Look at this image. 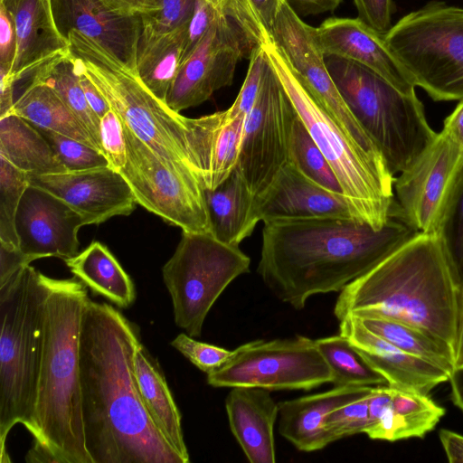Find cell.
<instances>
[{"label":"cell","instance_id":"1","mask_svg":"<svg viewBox=\"0 0 463 463\" xmlns=\"http://www.w3.org/2000/svg\"><path fill=\"white\" fill-rule=\"evenodd\" d=\"M138 326L106 302L88 300L81 317L80 375L86 449L93 463H184L141 399L134 354Z\"/></svg>","mask_w":463,"mask_h":463},{"label":"cell","instance_id":"2","mask_svg":"<svg viewBox=\"0 0 463 463\" xmlns=\"http://www.w3.org/2000/svg\"><path fill=\"white\" fill-rule=\"evenodd\" d=\"M420 233L395 199L381 229L357 218L268 222L258 273L277 298L301 310L310 297L340 292Z\"/></svg>","mask_w":463,"mask_h":463},{"label":"cell","instance_id":"3","mask_svg":"<svg viewBox=\"0 0 463 463\" xmlns=\"http://www.w3.org/2000/svg\"><path fill=\"white\" fill-rule=\"evenodd\" d=\"M463 281L434 234L420 233L345 286L335 304L340 321L383 317L419 327L455 353Z\"/></svg>","mask_w":463,"mask_h":463},{"label":"cell","instance_id":"4","mask_svg":"<svg viewBox=\"0 0 463 463\" xmlns=\"http://www.w3.org/2000/svg\"><path fill=\"white\" fill-rule=\"evenodd\" d=\"M87 287L76 277L49 278L43 346L26 462L93 463L86 445L80 335Z\"/></svg>","mask_w":463,"mask_h":463},{"label":"cell","instance_id":"5","mask_svg":"<svg viewBox=\"0 0 463 463\" xmlns=\"http://www.w3.org/2000/svg\"><path fill=\"white\" fill-rule=\"evenodd\" d=\"M67 38L75 65L91 80L122 122L165 162L194 174L203 185L193 118L171 109L137 73L96 41L75 30Z\"/></svg>","mask_w":463,"mask_h":463},{"label":"cell","instance_id":"6","mask_svg":"<svg viewBox=\"0 0 463 463\" xmlns=\"http://www.w3.org/2000/svg\"><path fill=\"white\" fill-rule=\"evenodd\" d=\"M49 278L30 264L0 286V449L10 462L5 439L23 424L31 432L41 365Z\"/></svg>","mask_w":463,"mask_h":463},{"label":"cell","instance_id":"7","mask_svg":"<svg viewBox=\"0 0 463 463\" xmlns=\"http://www.w3.org/2000/svg\"><path fill=\"white\" fill-rule=\"evenodd\" d=\"M297 114L331 165L356 216L374 229L390 218L394 175L384 158L354 144L305 88L272 36L262 44Z\"/></svg>","mask_w":463,"mask_h":463},{"label":"cell","instance_id":"8","mask_svg":"<svg viewBox=\"0 0 463 463\" xmlns=\"http://www.w3.org/2000/svg\"><path fill=\"white\" fill-rule=\"evenodd\" d=\"M327 70L346 105L381 151L394 175L407 169L438 133L416 93H404L370 69L325 55Z\"/></svg>","mask_w":463,"mask_h":463},{"label":"cell","instance_id":"9","mask_svg":"<svg viewBox=\"0 0 463 463\" xmlns=\"http://www.w3.org/2000/svg\"><path fill=\"white\" fill-rule=\"evenodd\" d=\"M384 39L433 100L463 99V7L432 0L402 16Z\"/></svg>","mask_w":463,"mask_h":463},{"label":"cell","instance_id":"10","mask_svg":"<svg viewBox=\"0 0 463 463\" xmlns=\"http://www.w3.org/2000/svg\"><path fill=\"white\" fill-rule=\"evenodd\" d=\"M250 259L239 246L212 232H184L162 269L175 325L192 337L202 335L204 320L224 289L250 272Z\"/></svg>","mask_w":463,"mask_h":463},{"label":"cell","instance_id":"11","mask_svg":"<svg viewBox=\"0 0 463 463\" xmlns=\"http://www.w3.org/2000/svg\"><path fill=\"white\" fill-rule=\"evenodd\" d=\"M207 383L218 388L308 391L332 383V373L316 341L296 335L239 346L222 367L207 374Z\"/></svg>","mask_w":463,"mask_h":463},{"label":"cell","instance_id":"12","mask_svg":"<svg viewBox=\"0 0 463 463\" xmlns=\"http://www.w3.org/2000/svg\"><path fill=\"white\" fill-rule=\"evenodd\" d=\"M123 130L128 159L119 173L136 203L184 232H211L205 189L200 180L165 162L124 123Z\"/></svg>","mask_w":463,"mask_h":463},{"label":"cell","instance_id":"13","mask_svg":"<svg viewBox=\"0 0 463 463\" xmlns=\"http://www.w3.org/2000/svg\"><path fill=\"white\" fill-rule=\"evenodd\" d=\"M296 110L269 61L246 116L238 165L258 198L288 162V138Z\"/></svg>","mask_w":463,"mask_h":463},{"label":"cell","instance_id":"14","mask_svg":"<svg viewBox=\"0 0 463 463\" xmlns=\"http://www.w3.org/2000/svg\"><path fill=\"white\" fill-rule=\"evenodd\" d=\"M253 46L228 17L218 15L194 52L180 65L166 96L173 110L196 107L218 90L231 86L237 64Z\"/></svg>","mask_w":463,"mask_h":463},{"label":"cell","instance_id":"15","mask_svg":"<svg viewBox=\"0 0 463 463\" xmlns=\"http://www.w3.org/2000/svg\"><path fill=\"white\" fill-rule=\"evenodd\" d=\"M271 36L317 103L354 144L362 148L368 147L372 139L334 82L317 39L316 27L306 24L282 0Z\"/></svg>","mask_w":463,"mask_h":463},{"label":"cell","instance_id":"16","mask_svg":"<svg viewBox=\"0 0 463 463\" xmlns=\"http://www.w3.org/2000/svg\"><path fill=\"white\" fill-rule=\"evenodd\" d=\"M463 151L441 130L394 180L397 204L419 232L433 234L436 221Z\"/></svg>","mask_w":463,"mask_h":463},{"label":"cell","instance_id":"17","mask_svg":"<svg viewBox=\"0 0 463 463\" xmlns=\"http://www.w3.org/2000/svg\"><path fill=\"white\" fill-rule=\"evenodd\" d=\"M90 224L81 213L52 194L30 184L15 219L19 249L35 260L78 254V232Z\"/></svg>","mask_w":463,"mask_h":463},{"label":"cell","instance_id":"18","mask_svg":"<svg viewBox=\"0 0 463 463\" xmlns=\"http://www.w3.org/2000/svg\"><path fill=\"white\" fill-rule=\"evenodd\" d=\"M30 184L40 187L67 203L99 224L135 209L133 192L119 172L109 166L81 171L29 175Z\"/></svg>","mask_w":463,"mask_h":463},{"label":"cell","instance_id":"19","mask_svg":"<svg viewBox=\"0 0 463 463\" xmlns=\"http://www.w3.org/2000/svg\"><path fill=\"white\" fill-rule=\"evenodd\" d=\"M61 33L75 30L96 41L137 71V46L142 21L139 14H126L104 0H51Z\"/></svg>","mask_w":463,"mask_h":463},{"label":"cell","instance_id":"20","mask_svg":"<svg viewBox=\"0 0 463 463\" xmlns=\"http://www.w3.org/2000/svg\"><path fill=\"white\" fill-rule=\"evenodd\" d=\"M317 39L325 55L355 61L404 93H414L415 84L392 52L384 34L364 21L349 17H329L316 27Z\"/></svg>","mask_w":463,"mask_h":463},{"label":"cell","instance_id":"21","mask_svg":"<svg viewBox=\"0 0 463 463\" xmlns=\"http://www.w3.org/2000/svg\"><path fill=\"white\" fill-rule=\"evenodd\" d=\"M257 208L263 222L329 217L359 219L343 194L323 188L289 161L257 198Z\"/></svg>","mask_w":463,"mask_h":463},{"label":"cell","instance_id":"22","mask_svg":"<svg viewBox=\"0 0 463 463\" xmlns=\"http://www.w3.org/2000/svg\"><path fill=\"white\" fill-rule=\"evenodd\" d=\"M339 322L340 335L385 378L389 386L429 394L449 380L450 374L447 371L403 352L368 330L356 317L348 315Z\"/></svg>","mask_w":463,"mask_h":463},{"label":"cell","instance_id":"23","mask_svg":"<svg viewBox=\"0 0 463 463\" xmlns=\"http://www.w3.org/2000/svg\"><path fill=\"white\" fill-rule=\"evenodd\" d=\"M15 25L17 52L11 76L25 80L52 59L70 52V43L59 31L51 0H0Z\"/></svg>","mask_w":463,"mask_h":463},{"label":"cell","instance_id":"24","mask_svg":"<svg viewBox=\"0 0 463 463\" xmlns=\"http://www.w3.org/2000/svg\"><path fill=\"white\" fill-rule=\"evenodd\" d=\"M232 435L251 463L276 462L274 425L279 403L270 391L258 387H232L225 399Z\"/></svg>","mask_w":463,"mask_h":463},{"label":"cell","instance_id":"25","mask_svg":"<svg viewBox=\"0 0 463 463\" xmlns=\"http://www.w3.org/2000/svg\"><path fill=\"white\" fill-rule=\"evenodd\" d=\"M373 387L333 389L279 403V434L298 450L310 452L332 443L325 429L326 416L336 408L369 394Z\"/></svg>","mask_w":463,"mask_h":463},{"label":"cell","instance_id":"26","mask_svg":"<svg viewBox=\"0 0 463 463\" xmlns=\"http://www.w3.org/2000/svg\"><path fill=\"white\" fill-rule=\"evenodd\" d=\"M211 232L219 241L234 246L250 237L260 221L257 198L237 165L229 176L213 190H205Z\"/></svg>","mask_w":463,"mask_h":463},{"label":"cell","instance_id":"27","mask_svg":"<svg viewBox=\"0 0 463 463\" xmlns=\"http://www.w3.org/2000/svg\"><path fill=\"white\" fill-rule=\"evenodd\" d=\"M134 373L141 399L155 426L184 462L188 463L181 414L159 363L141 342L134 354Z\"/></svg>","mask_w":463,"mask_h":463},{"label":"cell","instance_id":"28","mask_svg":"<svg viewBox=\"0 0 463 463\" xmlns=\"http://www.w3.org/2000/svg\"><path fill=\"white\" fill-rule=\"evenodd\" d=\"M391 387V386H390ZM445 414L428 394L391 387V402L364 433L372 439L423 438Z\"/></svg>","mask_w":463,"mask_h":463},{"label":"cell","instance_id":"29","mask_svg":"<svg viewBox=\"0 0 463 463\" xmlns=\"http://www.w3.org/2000/svg\"><path fill=\"white\" fill-rule=\"evenodd\" d=\"M63 260L74 277L95 295L120 308L134 303L136 291L132 279L102 243L92 241L81 252Z\"/></svg>","mask_w":463,"mask_h":463},{"label":"cell","instance_id":"30","mask_svg":"<svg viewBox=\"0 0 463 463\" xmlns=\"http://www.w3.org/2000/svg\"><path fill=\"white\" fill-rule=\"evenodd\" d=\"M188 24L167 33L141 28L137 75L146 87L165 103L180 67Z\"/></svg>","mask_w":463,"mask_h":463},{"label":"cell","instance_id":"31","mask_svg":"<svg viewBox=\"0 0 463 463\" xmlns=\"http://www.w3.org/2000/svg\"><path fill=\"white\" fill-rule=\"evenodd\" d=\"M34 127L52 130L101 152L97 143L57 92L48 84L26 80L13 112Z\"/></svg>","mask_w":463,"mask_h":463},{"label":"cell","instance_id":"32","mask_svg":"<svg viewBox=\"0 0 463 463\" xmlns=\"http://www.w3.org/2000/svg\"><path fill=\"white\" fill-rule=\"evenodd\" d=\"M0 156L28 175L66 172L42 133L14 113L0 118Z\"/></svg>","mask_w":463,"mask_h":463},{"label":"cell","instance_id":"33","mask_svg":"<svg viewBox=\"0 0 463 463\" xmlns=\"http://www.w3.org/2000/svg\"><path fill=\"white\" fill-rule=\"evenodd\" d=\"M357 318L368 330L403 352L428 361L447 371L449 374L454 370L453 350L430 333L410 324L388 317Z\"/></svg>","mask_w":463,"mask_h":463},{"label":"cell","instance_id":"34","mask_svg":"<svg viewBox=\"0 0 463 463\" xmlns=\"http://www.w3.org/2000/svg\"><path fill=\"white\" fill-rule=\"evenodd\" d=\"M29 79L51 86L77 117L102 152L99 140L100 119L92 111L85 98L71 52L48 61L26 80Z\"/></svg>","mask_w":463,"mask_h":463},{"label":"cell","instance_id":"35","mask_svg":"<svg viewBox=\"0 0 463 463\" xmlns=\"http://www.w3.org/2000/svg\"><path fill=\"white\" fill-rule=\"evenodd\" d=\"M316 345L332 373L334 386L388 385L385 378L361 356L342 335L316 339Z\"/></svg>","mask_w":463,"mask_h":463},{"label":"cell","instance_id":"36","mask_svg":"<svg viewBox=\"0 0 463 463\" xmlns=\"http://www.w3.org/2000/svg\"><path fill=\"white\" fill-rule=\"evenodd\" d=\"M433 234L463 281V156L440 207Z\"/></svg>","mask_w":463,"mask_h":463},{"label":"cell","instance_id":"37","mask_svg":"<svg viewBox=\"0 0 463 463\" xmlns=\"http://www.w3.org/2000/svg\"><path fill=\"white\" fill-rule=\"evenodd\" d=\"M246 116L229 120L226 110L216 112L205 190L217 187L238 165Z\"/></svg>","mask_w":463,"mask_h":463},{"label":"cell","instance_id":"38","mask_svg":"<svg viewBox=\"0 0 463 463\" xmlns=\"http://www.w3.org/2000/svg\"><path fill=\"white\" fill-rule=\"evenodd\" d=\"M288 161L323 188L344 195L331 165L297 112L290 126Z\"/></svg>","mask_w":463,"mask_h":463},{"label":"cell","instance_id":"39","mask_svg":"<svg viewBox=\"0 0 463 463\" xmlns=\"http://www.w3.org/2000/svg\"><path fill=\"white\" fill-rule=\"evenodd\" d=\"M29 175L0 156V244L19 249L15 219Z\"/></svg>","mask_w":463,"mask_h":463},{"label":"cell","instance_id":"40","mask_svg":"<svg viewBox=\"0 0 463 463\" xmlns=\"http://www.w3.org/2000/svg\"><path fill=\"white\" fill-rule=\"evenodd\" d=\"M47 139L66 171H81L109 166L102 152L79 140L35 127Z\"/></svg>","mask_w":463,"mask_h":463},{"label":"cell","instance_id":"41","mask_svg":"<svg viewBox=\"0 0 463 463\" xmlns=\"http://www.w3.org/2000/svg\"><path fill=\"white\" fill-rule=\"evenodd\" d=\"M370 393L336 408L326 416L325 429L331 442L364 433L369 425Z\"/></svg>","mask_w":463,"mask_h":463},{"label":"cell","instance_id":"42","mask_svg":"<svg viewBox=\"0 0 463 463\" xmlns=\"http://www.w3.org/2000/svg\"><path fill=\"white\" fill-rule=\"evenodd\" d=\"M247 74L232 105L226 109L229 120L240 115H248L259 95L264 73L269 64L268 55L262 45L255 46L250 56Z\"/></svg>","mask_w":463,"mask_h":463},{"label":"cell","instance_id":"43","mask_svg":"<svg viewBox=\"0 0 463 463\" xmlns=\"http://www.w3.org/2000/svg\"><path fill=\"white\" fill-rule=\"evenodd\" d=\"M196 0H156V11L141 15L142 29L167 33L189 24Z\"/></svg>","mask_w":463,"mask_h":463},{"label":"cell","instance_id":"44","mask_svg":"<svg viewBox=\"0 0 463 463\" xmlns=\"http://www.w3.org/2000/svg\"><path fill=\"white\" fill-rule=\"evenodd\" d=\"M171 345L206 374L222 367L232 354V351L197 341L184 333L173 339Z\"/></svg>","mask_w":463,"mask_h":463},{"label":"cell","instance_id":"45","mask_svg":"<svg viewBox=\"0 0 463 463\" xmlns=\"http://www.w3.org/2000/svg\"><path fill=\"white\" fill-rule=\"evenodd\" d=\"M219 14L232 20L253 45L262 44L268 36L250 0H205Z\"/></svg>","mask_w":463,"mask_h":463},{"label":"cell","instance_id":"46","mask_svg":"<svg viewBox=\"0 0 463 463\" xmlns=\"http://www.w3.org/2000/svg\"><path fill=\"white\" fill-rule=\"evenodd\" d=\"M99 140L109 166L120 172L128 159L127 144L122 120L111 109L100 118Z\"/></svg>","mask_w":463,"mask_h":463},{"label":"cell","instance_id":"47","mask_svg":"<svg viewBox=\"0 0 463 463\" xmlns=\"http://www.w3.org/2000/svg\"><path fill=\"white\" fill-rule=\"evenodd\" d=\"M219 14L205 0H196L193 16L189 22L187 33L181 54V63L197 47L210 26L217 18ZM180 63V65H181Z\"/></svg>","mask_w":463,"mask_h":463},{"label":"cell","instance_id":"48","mask_svg":"<svg viewBox=\"0 0 463 463\" xmlns=\"http://www.w3.org/2000/svg\"><path fill=\"white\" fill-rule=\"evenodd\" d=\"M357 17L380 33L385 34L392 26L393 0H352Z\"/></svg>","mask_w":463,"mask_h":463},{"label":"cell","instance_id":"49","mask_svg":"<svg viewBox=\"0 0 463 463\" xmlns=\"http://www.w3.org/2000/svg\"><path fill=\"white\" fill-rule=\"evenodd\" d=\"M17 52V36L14 19L3 3H0V70L10 75Z\"/></svg>","mask_w":463,"mask_h":463},{"label":"cell","instance_id":"50","mask_svg":"<svg viewBox=\"0 0 463 463\" xmlns=\"http://www.w3.org/2000/svg\"><path fill=\"white\" fill-rule=\"evenodd\" d=\"M33 260L34 258L24 254L20 249H10L0 244V286Z\"/></svg>","mask_w":463,"mask_h":463},{"label":"cell","instance_id":"51","mask_svg":"<svg viewBox=\"0 0 463 463\" xmlns=\"http://www.w3.org/2000/svg\"><path fill=\"white\" fill-rule=\"evenodd\" d=\"M74 67L79 76L80 84L82 88L85 98L92 111L100 119L110 109V107L105 97L91 80L80 69H79L75 63Z\"/></svg>","mask_w":463,"mask_h":463},{"label":"cell","instance_id":"52","mask_svg":"<svg viewBox=\"0 0 463 463\" xmlns=\"http://www.w3.org/2000/svg\"><path fill=\"white\" fill-rule=\"evenodd\" d=\"M288 6L299 16L317 15L333 13L343 0H285Z\"/></svg>","mask_w":463,"mask_h":463},{"label":"cell","instance_id":"53","mask_svg":"<svg viewBox=\"0 0 463 463\" xmlns=\"http://www.w3.org/2000/svg\"><path fill=\"white\" fill-rule=\"evenodd\" d=\"M439 436L448 460L451 463H463V435L442 429Z\"/></svg>","mask_w":463,"mask_h":463},{"label":"cell","instance_id":"54","mask_svg":"<svg viewBox=\"0 0 463 463\" xmlns=\"http://www.w3.org/2000/svg\"><path fill=\"white\" fill-rule=\"evenodd\" d=\"M282 0H250L264 29L271 35Z\"/></svg>","mask_w":463,"mask_h":463},{"label":"cell","instance_id":"55","mask_svg":"<svg viewBox=\"0 0 463 463\" xmlns=\"http://www.w3.org/2000/svg\"><path fill=\"white\" fill-rule=\"evenodd\" d=\"M113 9L126 14H148L156 11V0H104Z\"/></svg>","mask_w":463,"mask_h":463},{"label":"cell","instance_id":"56","mask_svg":"<svg viewBox=\"0 0 463 463\" xmlns=\"http://www.w3.org/2000/svg\"><path fill=\"white\" fill-rule=\"evenodd\" d=\"M442 131L463 151V99L444 120Z\"/></svg>","mask_w":463,"mask_h":463},{"label":"cell","instance_id":"57","mask_svg":"<svg viewBox=\"0 0 463 463\" xmlns=\"http://www.w3.org/2000/svg\"><path fill=\"white\" fill-rule=\"evenodd\" d=\"M14 79L5 71L0 70V118L13 112L15 102Z\"/></svg>","mask_w":463,"mask_h":463},{"label":"cell","instance_id":"58","mask_svg":"<svg viewBox=\"0 0 463 463\" xmlns=\"http://www.w3.org/2000/svg\"><path fill=\"white\" fill-rule=\"evenodd\" d=\"M454 404L463 411V368H455L449 378Z\"/></svg>","mask_w":463,"mask_h":463},{"label":"cell","instance_id":"59","mask_svg":"<svg viewBox=\"0 0 463 463\" xmlns=\"http://www.w3.org/2000/svg\"><path fill=\"white\" fill-rule=\"evenodd\" d=\"M463 368V297L454 353V369Z\"/></svg>","mask_w":463,"mask_h":463}]
</instances>
